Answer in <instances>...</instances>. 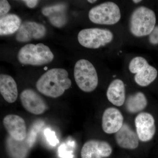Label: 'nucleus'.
I'll list each match as a JSON object with an SVG mask.
<instances>
[{
  "label": "nucleus",
  "instance_id": "f257e3e1",
  "mask_svg": "<svg viewBox=\"0 0 158 158\" xmlns=\"http://www.w3.org/2000/svg\"><path fill=\"white\" fill-rule=\"evenodd\" d=\"M71 85L67 71L64 69L53 68L40 77L36 83V88L45 96L56 98L69 89Z\"/></svg>",
  "mask_w": 158,
  "mask_h": 158
},
{
  "label": "nucleus",
  "instance_id": "f03ea898",
  "mask_svg": "<svg viewBox=\"0 0 158 158\" xmlns=\"http://www.w3.org/2000/svg\"><path fill=\"white\" fill-rule=\"evenodd\" d=\"M54 58V54L49 48L42 43L26 44L19 50L18 54L20 63L34 66L48 64Z\"/></svg>",
  "mask_w": 158,
  "mask_h": 158
},
{
  "label": "nucleus",
  "instance_id": "7ed1b4c3",
  "mask_svg": "<svg viewBox=\"0 0 158 158\" xmlns=\"http://www.w3.org/2000/svg\"><path fill=\"white\" fill-rule=\"evenodd\" d=\"M156 17L155 12L144 6L135 9L130 18V30L131 34L137 37L149 35L155 27Z\"/></svg>",
  "mask_w": 158,
  "mask_h": 158
},
{
  "label": "nucleus",
  "instance_id": "20e7f679",
  "mask_svg": "<svg viewBox=\"0 0 158 158\" xmlns=\"http://www.w3.org/2000/svg\"><path fill=\"white\" fill-rule=\"evenodd\" d=\"M74 77L79 88L85 92H92L98 85L96 69L91 62L86 59H80L76 63Z\"/></svg>",
  "mask_w": 158,
  "mask_h": 158
},
{
  "label": "nucleus",
  "instance_id": "39448f33",
  "mask_svg": "<svg viewBox=\"0 0 158 158\" xmlns=\"http://www.w3.org/2000/svg\"><path fill=\"white\" fill-rule=\"evenodd\" d=\"M89 18L97 24L111 25L116 24L121 18L118 6L113 2H106L95 6L89 11Z\"/></svg>",
  "mask_w": 158,
  "mask_h": 158
},
{
  "label": "nucleus",
  "instance_id": "423d86ee",
  "mask_svg": "<svg viewBox=\"0 0 158 158\" xmlns=\"http://www.w3.org/2000/svg\"><path fill=\"white\" fill-rule=\"evenodd\" d=\"M113 33L106 29L89 28L82 30L78 35L79 43L85 48L97 49L104 46L113 40Z\"/></svg>",
  "mask_w": 158,
  "mask_h": 158
},
{
  "label": "nucleus",
  "instance_id": "0eeeda50",
  "mask_svg": "<svg viewBox=\"0 0 158 158\" xmlns=\"http://www.w3.org/2000/svg\"><path fill=\"white\" fill-rule=\"evenodd\" d=\"M136 133L140 141L147 142L152 139L156 128L153 116L149 113L142 112L135 118Z\"/></svg>",
  "mask_w": 158,
  "mask_h": 158
},
{
  "label": "nucleus",
  "instance_id": "6e6552de",
  "mask_svg": "<svg viewBox=\"0 0 158 158\" xmlns=\"http://www.w3.org/2000/svg\"><path fill=\"white\" fill-rule=\"evenodd\" d=\"M20 98L24 109L34 115H41L47 109L44 100L32 89L23 90L20 95Z\"/></svg>",
  "mask_w": 158,
  "mask_h": 158
},
{
  "label": "nucleus",
  "instance_id": "1a4fd4ad",
  "mask_svg": "<svg viewBox=\"0 0 158 158\" xmlns=\"http://www.w3.org/2000/svg\"><path fill=\"white\" fill-rule=\"evenodd\" d=\"M45 27L35 22L26 21L22 24L16 34V40L18 42L26 43L32 40L43 38L46 34Z\"/></svg>",
  "mask_w": 158,
  "mask_h": 158
},
{
  "label": "nucleus",
  "instance_id": "9d476101",
  "mask_svg": "<svg viewBox=\"0 0 158 158\" xmlns=\"http://www.w3.org/2000/svg\"><path fill=\"white\" fill-rule=\"evenodd\" d=\"M112 148L108 142L98 140H89L83 145L81 158H104L110 156Z\"/></svg>",
  "mask_w": 158,
  "mask_h": 158
},
{
  "label": "nucleus",
  "instance_id": "9b49d317",
  "mask_svg": "<svg viewBox=\"0 0 158 158\" xmlns=\"http://www.w3.org/2000/svg\"><path fill=\"white\" fill-rule=\"evenodd\" d=\"M3 123L11 138L15 141H23L27 136L24 119L18 115L10 114L4 117Z\"/></svg>",
  "mask_w": 158,
  "mask_h": 158
},
{
  "label": "nucleus",
  "instance_id": "f8f14e48",
  "mask_svg": "<svg viewBox=\"0 0 158 158\" xmlns=\"http://www.w3.org/2000/svg\"><path fill=\"white\" fill-rule=\"evenodd\" d=\"M123 124V117L120 111L114 107L106 109L102 117V127L106 134L117 132Z\"/></svg>",
  "mask_w": 158,
  "mask_h": 158
},
{
  "label": "nucleus",
  "instance_id": "ddd939ff",
  "mask_svg": "<svg viewBox=\"0 0 158 158\" xmlns=\"http://www.w3.org/2000/svg\"><path fill=\"white\" fill-rule=\"evenodd\" d=\"M67 7L64 4L46 6L43 8L41 12L44 16L48 18L52 25L56 27L62 28L67 23Z\"/></svg>",
  "mask_w": 158,
  "mask_h": 158
},
{
  "label": "nucleus",
  "instance_id": "4468645a",
  "mask_svg": "<svg viewBox=\"0 0 158 158\" xmlns=\"http://www.w3.org/2000/svg\"><path fill=\"white\" fill-rule=\"evenodd\" d=\"M115 139L118 146L125 149H136L139 145V139L137 133L126 123H123L121 129L116 133Z\"/></svg>",
  "mask_w": 158,
  "mask_h": 158
},
{
  "label": "nucleus",
  "instance_id": "2eb2a0df",
  "mask_svg": "<svg viewBox=\"0 0 158 158\" xmlns=\"http://www.w3.org/2000/svg\"><path fill=\"white\" fill-rule=\"evenodd\" d=\"M0 92L3 98L9 103L16 101L18 95L16 82L10 76L1 74L0 75Z\"/></svg>",
  "mask_w": 158,
  "mask_h": 158
},
{
  "label": "nucleus",
  "instance_id": "dca6fc26",
  "mask_svg": "<svg viewBox=\"0 0 158 158\" xmlns=\"http://www.w3.org/2000/svg\"><path fill=\"white\" fill-rule=\"evenodd\" d=\"M106 95L108 100L116 106H121L124 104L125 88L123 81L119 79L113 81L108 87Z\"/></svg>",
  "mask_w": 158,
  "mask_h": 158
},
{
  "label": "nucleus",
  "instance_id": "f3484780",
  "mask_svg": "<svg viewBox=\"0 0 158 158\" xmlns=\"http://www.w3.org/2000/svg\"><path fill=\"white\" fill-rule=\"evenodd\" d=\"M21 19L15 14L6 15L0 19V35L8 36L14 34L19 30Z\"/></svg>",
  "mask_w": 158,
  "mask_h": 158
},
{
  "label": "nucleus",
  "instance_id": "a211bd4d",
  "mask_svg": "<svg viewBox=\"0 0 158 158\" xmlns=\"http://www.w3.org/2000/svg\"><path fill=\"white\" fill-rule=\"evenodd\" d=\"M147 104V98L144 94L138 92L128 96L126 102V108L130 113H136L144 110Z\"/></svg>",
  "mask_w": 158,
  "mask_h": 158
},
{
  "label": "nucleus",
  "instance_id": "6ab92c4d",
  "mask_svg": "<svg viewBox=\"0 0 158 158\" xmlns=\"http://www.w3.org/2000/svg\"><path fill=\"white\" fill-rule=\"evenodd\" d=\"M157 76V71L154 67L149 65L135 77V81L141 87H146L155 80Z\"/></svg>",
  "mask_w": 158,
  "mask_h": 158
},
{
  "label": "nucleus",
  "instance_id": "aec40b11",
  "mask_svg": "<svg viewBox=\"0 0 158 158\" xmlns=\"http://www.w3.org/2000/svg\"><path fill=\"white\" fill-rule=\"evenodd\" d=\"M149 65L147 60L143 57H136L130 62L129 69L131 73L137 74Z\"/></svg>",
  "mask_w": 158,
  "mask_h": 158
},
{
  "label": "nucleus",
  "instance_id": "412c9836",
  "mask_svg": "<svg viewBox=\"0 0 158 158\" xmlns=\"http://www.w3.org/2000/svg\"><path fill=\"white\" fill-rule=\"evenodd\" d=\"M44 135L49 144L52 146H55L59 142L57 139L55 132L51 131L49 129H46L44 131Z\"/></svg>",
  "mask_w": 158,
  "mask_h": 158
},
{
  "label": "nucleus",
  "instance_id": "4be33fe9",
  "mask_svg": "<svg viewBox=\"0 0 158 158\" xmlns=\"http://www.w3.org/2000/svg\"><path fill=\"white\" fill-rule=\"evenodd\" d=\"M11 6L6 0L0 1V15L1 17L6 15L10 11Z\"/></svg>",
  "mask_w": 158,
  "mask_h": 158
},
{
  "label": "nucleus",
  "instance_id": "5701e85b",
  "mask_svg": "<svg viewBox=\"0 0 158 158\" xmlns=\"http://www.w3.org/2000/svg\"><path fill=\"white\" fill-rule=\"evenodd\" d=\"M149 35V42L152 44H158V26H155Z\"/></svg>",
  "mask_w": 158,
  "mask_h": 158
},
{
  "label": "nucleus",
  "instance_id": "b1692460",
  "mask_svg": "<svg viewBox=\"0 0 158 158\" xmlns=\"http://www.w3.org/2000/svg\"><path fill=\"white\" fill-rule=\"evenodd\" d=\"M39 1L37 0H26V1H23L24 3H25L26 5L29 8L33 9L35 8L37 6Z\"/></svg>",
  "mask_w": 158,
  "mask_h": 158
},
{
  "label": "nucleus",
  "instance_id": "393cba45",
  "mask_svg": "<svg viewBox=\"0 0 158 158\" xmlns=\"http://www.w3.org/2000/svg\"><path fill=\"white\" fill-rule=\"evenodd\" d=\"M141 1H139V0H134L133 1V2H134L135 3H138L141 2Z\"/></svg>",
  "mask_w": 158,
  "mask_h": 158
},
{
  "label": "nucleus",
  "instance_id": "a878e982",
  "mask_svg": "<svg viewBox=\"0 0 158 158\" xmlns=\"http://www.w3.org/2000/svg\"><path fill=\"white\" fill-rule=\"evenodd\" d=\"M88 2H89L90 3H94L96 2L97 1L96 0H95V1H91V0H89V1H88Z\"/></svg>",
  "mask_w": 158,
  "mask_h": 158
}]
</instances>
